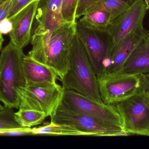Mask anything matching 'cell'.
<instances>
[{
  "mask_svg": "<svg viewBox=\"0 0 149 149\" xmlns=\"http://www.w3.org/2000/svg\"><path fill=\"white\" fill-rule=\"evenodd\" d=\"M60 80L64 89L73 90L95 101L103 102L100 95L97 76L76 33L72 43L69 69Z\"/></svg>",
  "mask_w": 149,
  "mask_h": 149,
  "instance_id": "1",
  "label": "cell"
},
{
  "mask_svg": "<svg viewBox=\"0 0 149 149\" xmlns=\"http://www.w3.org/2000/svg\"><path fill=\"white\" fill-rule=\"evenodd\" d=\"M23 49L10 42L0 55V101L6 107L19 109L17 90L26 86L23 69Z\"/></svg>",
  "mask_w": 149,
  "mask_h": 149,
  "instance_id": "2",
  "label": "cell"
},
{
  "mask_svg": "<svg viewBox=\"0 0 149 149\" xmlns=\"http://www.w3.org/2000/svg\"><path fill=\"white\" fill-rule=\"evenodd\" d=\"M76 34L84 46L97 78L107 73L114 46L107 31L90 29L76 21Z\"/></svg>",
  "mask_w": 149,
  "mask_h": 149,
  "instance_id": "3",
  "label": "cell"
},
{
  "mask_svg": "<svg viewBox=\"0 0 149 149\" xmlns=\"http://www.w3.org/2000/svg\"><path fill=\"white\" fill-rule=\"evenodd\" d=\"M63 0H39L31 43L38 51L45 53L53 31L65 22L61 14Z\"/></svg>",
  "mask_w": 149,
  "mask_h": 149,
  "instance_id": "4",
  "label": "cell"
},
{
  "mask_svg": "<svg viewBox=\"0 0 149 149\" xmlns=\"http://www.w3.org/2000/svg\"><path fill=\"white\" fill-rule=\"evenodd\" d=\"M51 121L74 126L95 136H124L129 135L124 127L105 121L84 113L70 109L60 104L51 117Z\"/></svg>",
  "mask_w": 149,
  "mask_h": 149,
  "instance_id": "5",
  "label": "cell"
},
{
  "mask_svg": "<svg viewBox=\"0 0 149 149\" xmlns=\"http://www.w3.org/2000/svg\"><path fill=\"white\" fill-rule=\"evenodd\" d=\"M76 29V21L63 23L53 31L49 41L42 64L53 69L59 80L69 69L72 43Z\"/></svg>",
  "mask_w": 149,
  "mask_h": 149,
  "instance_id": "6",
  "label": "cell"
},
{
  "mask_svg": "<svg viewBox=\"0 0 149 149\" xmlns=\"http://www.w3.org/2000/svg\"><path fill=\"white\" fill-rule=\"evenodd\" d=\"M129 134L149 136V95L142 90L115 105Z\"/></svg>",
  "mask_w": 149,
  "mask_h": 149,
  "instance_id": "7",
  "label": "cell"
},
{
  "mask_svg": "<svg viewBox=\"0 0 149 149\" xmlns=\"http://www.w3.org/2000/svg\"><path fill=\"white\" fill-rule=\"evenodd\" d=\"M97 79L101 99L107 105L127 99L141 88V75L106 73Z\"/></svg>",
  "mask_w": 149,
  "mask_h": 149,
  "instance_id": "8",
  "label": "cell"
},
{
  "mask_svg": "<svg viewBox=\"0 0 149 149\" xmlns=\"http://www.w3.org/2000/svg\"><path fill=\"white\" fill-rule=\"evenodd\" d=\"M64 89L57 83L50 86H26L17 90L20 99L19 108L33 109L52 117L62 102Z\"/></svg>",
  "mask_w": 149,
  "mask_h": 149,
  "instance_id": "9",
  "label": "cell"
},
{
  "mask_svg": "<svg viewBox=\"0 0 149 149\" xmlns=\"http://www.w3.org/2000/svg\"><path fill=\"white\" fill-rule=\"evenodd\" d=\"M61 103L72 110L123 127L122 119L115 105L100 103L75 91L67 89H64Z\"/></svg>",
  "mask_w": 149,
  "mask_h": 149,
  "instance_id": "10",
  "label": "cell"
},
{
  "mask_svg": "<svg viewBox=\"0 0 149 149\" xmlns=\"http://www.w3.org/2000/svg\"><path fill=\"white\" fill-rule=\"evenodd\" d=\"M148 10L143 0H134L129 9L110 23L107 31L113 42L114 47L130 32L143 28Z\"/></svg>",
  "mask_w": 149,
  "mask_h": 149,
  "instance_id": "11",
  "label": "cell"
},
{
  "mask_svg": "<svg viewBox=\"0 0 149 149\" xmlns=\"http://www.w3.org/2000/svg\"><path fill=\"white\" fill-rule=\"evenodd\" d=\"M39 1H33L11 19L13 28L9 33L10 42L22 49L27 46L31 41L32 25Z\"/></svg>",
  "mask_w": 149,
  "mask_h": 149,
  "instance_id": "12",
  "label": "cell"
},
{
  "mask_svg": "<svg viewBox=\"0 0 149 149\" xmlns=\"http://www.w3.org/2000/svg\"><path fill=\"white\" fill-rule=\"evenodd\" d=\"M23 69L26 86H50L59 80L57 73L52 68L33 59L29 55L24 56Z\"/></svg>",
  "mask_w": 149,
  "mask_h": 149,
  "instance_id": "13",
  "label": "cell"
},
{
  "mask_svg": "<svg viewBox=\"0 0 149 149\" xmlns=\"http://www.w3.org/2000/svg\"><path fill=\"white\" fill-rule=\"evenodd\" d=\"M148 31L144 28L137 29L127 35L114 47L111 62L107 73L120 72L126 60Z\"/></svg>",
  "mask_w": 149,
  "mask_h": 149,
  "instance_id": "14",
  "label": "cell"
},
{
  "mask_svg": "<svg viewBox=\"0 0 149 149\" xmlns=\"http://www.w3.org/2000/svg\"><path fill=\"white\" fill-rule=\"evenodd\" d=\"M119 73L130 75L149 73V31L132 52Z\"/></svg>",
  "mask_w": 149,
  "mask_h": 149,
  "instance_id": "15",
  "label": "cell"
},
{
  "mask_svg": "<svg viewBox=\"0 0 149 149\" xmlns=\"http://www.w3.org/2000/svg\"><path fill=\"white\" fill-rule=\"evenodd\" d=\"M31 131L32 135L94 136L93 134L80 130L72 125L51 121L45 122L43 126L31 129Z\"/></svg>",
  "mask_w": 149,
  "mask_h": 149,
  "instance_id": "16",
  "label": "cell"
},
{
  "mask_svg": "<svg viewBox=\"0 0 149 149\" xmlns=\"http://www.w3.org/2000/svg\"><path fill=\"white\" fill-rule=\"evenodd\" d=\"M77 22L88 29L97 31H106L112 22V16L107 10H98L86 13Z\"/></svg>",
  "mask_w": 149,
  "mask_h": 149,
  "instance_id": "17",
  "label": "cell"
},
{
  "mask_svg": "<svg viewBox=\"0 0 149 149\" xmlns=\"http://www.w3.org/2000/svg\"><path fill=\"white\" fill-rule=\"evenodd\" d=\"M134 1V0H102L88 9L86 13L98 10H104L111 14L113 21L129 9Z\"/></svg>",
  "mask_w": 149,
  "mask_h": 149,
  "instance_id": "18",
  "label": "cell"
},
{
  "mask_svg": "<svg viewBox=\"0 0 149 149\" xmlns=\"http://www.w3.org/2000/svg\"><path fill=\"white\" fill-rule=\"evenodd\" d=\"M15 117L22 127L30 128L42 124L47 117L44 112L22 108H19V110L15 113Z\"/></svg>",
  "mask_w": 149,
  "mask_h": 149,
  "instance_id": "19",
  "label": "cell"
},
{
  "mask_svg": "<svg viewBox=\"0 0 149 149\" xmlns=\"http://www.w3.org/2000/svg\"><path fill=\"white\" fill-rule=\"evenodd\" d=\"M13 108L3 106L0 110V130L21 127L16 121Z\"/></svg>",
  "mask_w": 149,
  "mask_h": 149,
  "instance_id": "20",
  "label": "cell"
},
{
  "mask_svg": "<svg viewBox=\"0 0 149 149\" xmlns=\"http://www.w3.org/2000/svg\"><path fill=\"white\" fill-rule=\"evenodd\" d=\"M79 0H63L61 14L65 22H76V13Z\"/></svg>",
  "mask_w": 149,
  "mask_h": 149,
  "instance_id": "21",
  "label": "cell"
},
{
  "mask_svg": "<svg viewBox=\"0 0 149 149\" xmlns=\"http://www.w3.org/2000/svg\"><path fill=\"white\" fill-rule=\"evenodd\" d=\"M31 128L21 127L17 128L9 129H1L0 136H18L28 135L32 134Z\"/></svg>",
  "mask_w": 149,
  "mask_h": 149,
  "instance_id": "22",
  "label": "cell"
},
{
  "mask_svg": "<svg viewBox=\"0 0 149 149\" xmlns=\"http://www.w3.org/2000/svg\"><path fill=\"white\" fill-rule=\"evenodd\" d=\"M102 0H79L76 13V20L86 13L88 9L100 3Z\"/></svg>",
  "mask_w": 149,
  "mask_h": 149,
  "instance_id": "23",
  "label": "cell"
},
{
  "mask_svg": "<svg viewBox=\"0 0 149 149\" xmlns=\"http://www.w3.org/2000/svg\"><path fill=\"white\" fill-rule=\"evenodd\" d=\"M35 0H12V6L7 18L11 21L13 17L25 6Z\"/></svg>",
  "mask_w": 149,
  "mask_h": 149,
  "instance_id": "24",
  "label": "cell"
},
{
  "mask_svg": "<svg viewBox=\"0 0 149 149\" xmlns=\"http://www.w3.org/2000/svg\"><path fill=\"white\" fill-rule=\"evenodd\" d=\"M12 4V0H2L0 2V22L8 17Z\"/></svg>",
  "mask_w": 149,
  "mask_h": 149,
  "instance_id": "25",
  "label": "cell"
},
{
  "mask_svg": "<svg viewBox=\"0 0 149 149\" xmlns=\"http://www.w3.org/2000/svg\"><path fill=\"white\" fill-rule=\"evenodd\" d=\"M12 28V21L7 17L0 22V33L2 35H6L10 33Z\"/></svg>",
  "mask_w": 149,
  "mask_h": 149,
  "instance_id": "26",
  "label": "cell"
},
{
  "mask_svg": "<svg viewBox=\"0 0 149 149\" xmlns=\"http://www.w3.org/2000/svg\"><path fill=\"white\" fill-rule=\"evenodd\" d=\"M141 90L149 95V73L141 75Z\"/></svg>",
  "mask_w": 149,
  "mask_h": 149,
  "instance_id": "27",
  "label": "cell"
},
{
  "mask_svg": "<svg viewBox=\"0 0 149 149\" xmlns=\"http://www.w3.org/2000/svg\"><path fill=\"white\" fill-rule=\"evenodd\" d=\"M4 41L3 37L1 33H0V50L1 49L3 43Z\"/></svg>",
  "mask_w": 149,
  "mask_h": 149,
  "instance_id": "28",
  "label": "cell"
},
{
  "mask_svg": "<svg viewBox=\"0 0 149 149\" xmlns=\"http://www.w3.org/2000/svg\"><path fill=\"white\" fill-rule=\"evenodd\" d=\"M148 9H149V0H144Z\"/></svg>",
  "mask_w": 149,
  "mask_h": 149,
  "instance_id": "29",
  "label": "cell"
},
{
  "mask_svg": "<svg viewBox=\"0 0 149 149\" xmlns=\"http://www.w3.org/2000/svg\"><path fill=\"white\" fill-rule=\"evenodd\" d=\"M3 106H2L1 105V104H0V110H1V109H3Z\"/></svg>",
  "mask_w": 149,
  "mask_h": 149,
  "instance_id": "30",
  "label": "cell"
},
{
  "mask_svg": "<svg viewBox=\"0 0 149 149\" xmlns=\"http://www.w3.org/2000/svg\"><path fill=\"white\" fill-rule=\"evenodd\" d=\"M2 1V0H0V2H1V1Z\"/></svg>",
  "mask_w": 149,
  "mask_h": 149,
  "instance_id": "31",
  "label": "cell"
}]
</instances>
